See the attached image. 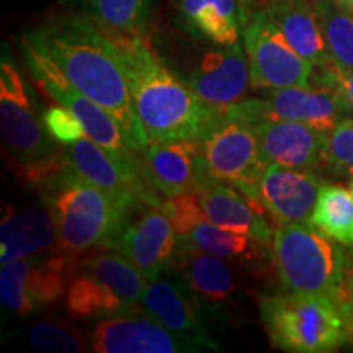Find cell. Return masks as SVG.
I'll return each mask as SVG.
<instances>
[{
  "label": "cell",
  "mask_w": 353,
  "mask_h": 353,
  "mask_svg": "<svg viewBox=\"0 0 353 353\" xmlns=\"http://www.w3.org/2000/svg\"><path fill=\"white\" fill-rule=\"evenodd\" d=\"M20 43L48 57L79 92L107 110L132 151H144L149 139L132 105L120 54L90 17H56L21 34Z\"/></svg>",
  "instance_id": "1"
},
{
  "label": "cell",
  "mask_w": 353,
  "mask_h": 353,
  "mask_svg": "<svg viewBox=\"0 0 353 353\" xmlns=\"http://www.w3.org/2000/svg\"><path fill=\"white\" fill-rule=\"evenodd\" d=\"M108 38L120 54L132 105L149 141L198 143L221 120L218 108L167 68L145 34Z\"/></svg>",
  "instance_id": "2"
},
{
  "label": "cell",
  "mask_w": 353,
  "mask_h": 353,
  "mask_svg": "<svg viewBox=\"0 0 353 353\" xmlns=\"http://www.w3.org/2000/svg\"><path fill=\"white\" fill-rule=\"evenodd\" d=\"M37 190L54 221L59 249L72 255L107 247L128 218L139 210L82 180L68 164Z\"/></svg>",
  "instance_id": "3"
},
{
  "label": "cell",
  "mask_w": 353,
  "mask_h": 353,
  "mask_svg": "<svg viewBox=\"0 0 353 353\" xmlns=\"http://www.w3.org/2000/svg\"><path fill=\"white\" fill-rule=\"evenodd\" d=\"M0 134L13 170L33 188L65 165L64 149L44 126L32 87L7 56L0 63Z\"/></svg>",
  "instance_id": "4"
},
{
  "label": "cell",
  "mask_w": 353,
  "mask_h": 353,
  "mask_svg": "<svg viewBox=\"0 0 353 353\" xmlns=\"http://www.w3.org/2000/svg\"><path fill=\"white\" fill-rule=\"evenodd\" d=\"M272 244L278 278L286 291L337 299L348 268L339 242L306 221L280 224Z\"/></svg>",
  "instance_id": "5"
},
{
  "label": "cell",
  "mask_w": 353,
  "mask_h": 353,
  "mask_svg": "<svg viewBox=\"0 0 353 353\" xmlns=\"http://www.w3.org/2000/svg\"><path fill=\"white\" fill-rule=\"evenodd\" d=\"M260 319L272 345L291 353H327L348 343L334 299L314 294H265Z\"/></svg>",
  "instance_id": "6"
},
{
  "label": "cell",
  "mask_w": 353,
  "mask_h": 353,
  "mask_svg": "<svg viewBox=\"0 0 353 353\" xmlns=\"http://www.w3.org/2000/svg\"><path fill=\"white\" fill-rule=\"evenodd\" d=\"M148 283L134 263L112 249L81 255L65 291V309L82 321L136 312Z\"/></svg>",
  "instance_id": "7"
},
{
  "label": "cell",
  "mask_w": 353,
  "mask_h": 353,
  "mask_svg": "<svg viewBox=\"0 0 353 353\" xmlns=\"http://www.w3.org/2000/svg\"><path fill=\"white\" fill-rule=\"evenodd\" d=\"M79 257L56 249L2 263V307L12 316L28 317L56 304L65 296Z\"/></svg>",
  "instance_id": "8"
},
{
  "label": "cell",
  "mask_w": 353,
  "mask_h": 353,
  "mask_svg": "<svg viewBox=\"0 0 353 353\" xmlns=\"http://www.w3.org/2000/svg\"><path fill=\"white\" fill-rule=\"evenodd\" d=\"M223 117L245 123L291 120L330 131L353 110L341 88L311 85L273 88L265 99L241 100L219 110Z\"/></svg>",
  "instance_id": "9"
},
{
  "label": "cell",
  "mask_w": 353,
  "mask_h": 353,
  "mask_svg": "<svg viewBox=\"0 0 353 353\" xmlns=\"http://www.w3.org/2000/svg\"><path fill=\"white\" fill-rule=\"evenodd\" d=\"M20 51L23 54L26 68L38 85L52 100L64 105L76 114L79 121L82 123L88 139L100 144L105 151H108L125 167L141 169V159L136 156L138 152H134L128 145L120 125L107 110L97 101L88 99L87 95H83L82 92H79L48 57L39 54L38 51L23 43H20Z\"/></svg>",
  "instance_id": "10"
},
{
  "label": "cell",
  "mask_w": 353,
  "mask_h": 353,
  "mask_svg": "<svg viewBox=\"0 0 353 353\" xmlns=\"http://www.w3.org/2000/svg\"><path fill=\"white\" fill-rule=\"evenodd\" d=\"M198 145L205 170L213 179L241 190L250 200L260 203V180L267 164L249 123L221 117L205 138L198 141Z\"/></svg>",
  "instance_id": "11"
},
{
  "label": "cell",
  "mask_w": 353,
  "mask_h": 353,
  "mask_svg": "<svg viewBox=\"0 0 353 353\" xmlns=\"http://www.w3.org/2000/svg\"><path fill=\"white\" fill-rule=\"evenodd\" d=\"M250 68V83L257 88L311 87L314 64L286 41L265 10L252 13L242 33Z\"/></svg>",
  "instance_id": "12"
},
{
  "label": "cell",
  "mask_w": 353,
  "mask_h": 353,
  "mask_svg": "<svg viewBox=\"0 0 353 353\" xmlns=\"http://www.w3.org/2000/svg\"><path fill=\"white\" fill-rule=\"evenodd\" d=\"M169 273H174L200 303L210 322H229L239 296L231 262L205 252L180 237L179 252Z\"/></svg>",
  "instance_id": "13"
},
{
  "label": "cell",
  "mask_w": 353,
  "mask_h": 353,
  "mask_svg": "<svg viewBox=\"0 0 353 353\" xmlns=\"http://www.w3.org/2000/svg\"><path fill=\"white\" fill-rule=\"evenodd\" d=\"M132 214L105 249L121 254L134 263L145 280L154 281L169 273L179 252L180 236L161 208L143 206L136 218Z\"/></svg>",
  "instance_id": "14"
},
{
  "label": "cell",
  "mask_w": 353,
  "mask_h": 353,
  "mask_svg": "<svg viewBox=\"0 0 353 353\" xmlns=\"http://www.w3.org/2000/svg\"><path fill=\"white\" fill-rule=\"evenodd\" d=\"M65 164L82 180L132 206L162 208L157 192L148 183L143 169H130L95 141L82 138L64 145Z\"/></svg>",
  "instance_id": "15"
},
{
  "label": "cell",
  "mask_w": 353,
  "mask_h": 353,
  "mask_svg": "<svg viewBox=\"0 0 353 353\" xmlns=\"http://www.w3.org/2000/svg\"><path fill=\"white\" fill-rule=\"evenodd\" d=\"M141 309L170 332L195 343L201 352L221 350L211 335V322L206 312L176 278L167 280L161 276L149 281L141 299Z\"/></svg>",
  "instance_id": "16"
},
{
  "label": "cell",
  "mask_w": 353,
  "mask_h": 353,
  "mask_svg": "<svg viewBox=\"0 0 353 353\" xmlns=\"http://www.w3.org/2000/svg\"><path fill=\"white\" fill-rule=\"evenodd\" d=\"M90 352L97 353H195V343L170 332L151 316L128 312L101 319L90 332Z\"/></svg>",
  "instance_id": "17"
},
{
  "label": "cell",
  "mask_w": 353,
  "mask_h": 353,
  "mask_svg": "<svg viewBox=\"0 0 353 353\" xmlns=\"http://www.w3.org/2000/svg\"><path fill=\"white\" fill-rule=\"evenodd\" d=\"M183 82L201 100L218 110L237 103L252 85L245 48L239 41L203 52Z\"/></svg>",
  "instance_id": "18"
},
{
  "label": "cell",
  "mask_w": 353,
  "mask_h": 353,
  "mask_svg": "<svg viewBox=\"0 0 353 353\" xmlns=\"http://www.w3.org/2000/svg\"><path fill=\"white\" fill-rule=\"evenodd\" d=\"M257 136L265 164L319 170L325 165L329 131L291 120L249 123Z\"/></svg>",
  "instance_id": "19"
},
{
  "label": "cell",
  "mask_w": 353,
  "mask_h": 353,
  "mask_svg": "<svg viewBox=\"0 0 353 353\" xmlns=\"http://www.w3.org/2000/svg\"><path fill=\"white\" fill-rule=\"evenodd\" d=\"M195 193L205 211L206 219L216 226L244 232L262 242L273 241L270 223L265 219V208L245 196L241 190L219 182L205 170L201 156L198 167Z\"/></svg>",
  "instance_id": "20"
},
{
  "label": "cell",
  "mask_w": 353,
  "mask_h": 353,
  "mask_svg": "<svg viewBox=\"0 0 353 353\" xmlns=\"http://www.w3.org/2000/svg\"><path fill=\"white\" fill-rule=\"evenodd\" d=\"M322 185L317 170L268 164L260 180V203L280 224L306 223Z\"/></svg>",
  "instance_id": "21"
},
{
  "label": "cell",
  "mask_w": 353,
  "mask_h": 353,
  "mask_svg": "<svg viewBox=\"0 0 353 353\" xmlns=\"http://www.w3.org/2000/svg\"><path fill=\"white\" fill-rule=\"evenodd\" d=\"M174 6L185 32L216 46L239 43L252 17L245 0H174Z\"/></svg>",
  "instance_id": "22"
},
{
  "label": "cell",
  "mask_w": 353,
  "mask_h": 353,
  "mask_svg": "<svg viewBox=\"0 0 353 353\" xmlns=\"http://www.w3.org/2000/svg\"><path fill=\"white\" fill-rule=\"evenodd\" d=\"M200 145L196 141L156 143L149 141L141 152V169L148 183L165 198L195 192Z\"/></svg>",
  "instance_id": "23"
},
{
  "label": "cell",
  "mask_w": 353,
  "mask_h": 353,
  "mask_svg": "<svg viewBox=\"0 0 353 353\" xmlns=\"http://www.w3.org/2000/svg\"><path fill=\"white\" fill-rule=\"evenodd\" d=\"M59 249L50 211L38 206L8 210L0 224V262L7 263Z\"/></svg>",
  "instance_id": "24"
},
{
  "label": "cell",
  "mask_w": 353,
  "mask_h": 353,
  "mask_svg": "<svg viewBox=\"0 0 353 353\" xmlns=\"http://www.w3.org/2000/svg\"><path fill=\"white\" fill-rule=\"evenodd\" d=\"M291 46L317 69L332 68L316 8L307 0H281L263 8Z\"/></svg>",
  "instance_id": "25"
},
{
  "label": "cell",
  "mask_w": 353,
  "mask_h": 353,
  "mask_svg": "<svg viewBox=\"0 0 353 353\" xmlns=\"http://www.w3.org/2000/svg\"><path fill=\"white\" fill-rule=\"evenodd\" d=\"M182 239L192 242L198 249L213 254L231 263L255 268L268 259L267 242H262L249 234L231 231L216 226L208 219H201Z\"/></svg>",
  "instance_id": "26"
},
{
  "label": "cell",
  "mask_w": 353,
  "mask_h": 353,
  "mask_svg": "<svg viewBox=\"0 0 353 353\" xmlns=\"http://www.w3.org/2000/svg\"><path fill=\"white\" fill-rule=\"evenodd\" d=\"M88 17L108 37L145 34L152 0H83Z\"/></svg>",
  "instance_id": "27"
},
{
  "label": "cell",
  "mask_w": 353,
  "mask_h": 353,
  "mask_svg": "<svg viewBox=\"0 0 353 353\" xmlns=\"http://www.w3.org/2000/svg\"><path fill=\"white\" fill-rule=\"evenodd\" d=\"M311 224L332 241L353 249V196L350 190L342 185H322Z\"/></svg>",
  "instance_id": "28"
},
{
  "label": "cell",
  "mask_w": 353,
  "mask_h": 353,
  "mask_svg": "<svg viewBox=\"0 0 353 353\" xmlns=\"http://www.w3.org/2000/svg\"><path fill=\"white\" fill-rule=\"evenodd\" d=\"M330 59L341 72L353 70V13L335 0H314Z\"/></svg>",
  "instance_id": "29"
},
{
  "label": "cell",
  "mask_w": 353,
  "mask_h": 353,
  "mask_svg": "<svg viewBox=\"0 0 353 353\" xmlns=\"http://www.w3.org/2000/svg\"><path fill=\"white\" fill-rule=\"evenodd\" d=\"M33 348L46 353H81L90 350V335L65 322L41 321L28 330Z\"/></svg>",
  "instance_id": "30"
},
{
  "label": "cell",
  "mask_w": 353,
  "mask_h": 353,
  "mask_svg": "<svg viewBox=\"0 0 353 353\" xmlns=\"http://www.w3.org/2000/svg\"><path fill=\"white\" fill-rule=\"evenodd\" d=\"M325 167L334 175L353 182V118H345L329 131Z\"/></svg>",
  "instance_id": "31"
},
{
  "label": "cell",
  "mask_w": 353,
  "mask_h": 353,
  "mask_svg": "<svg viewBox=\"0 0 353 353\" xmlns=\"http://www.w3.org/2000/svg\"><path fill=\"white\" fill-rule=\"evenodd\" d=\"M43 121L51 138L63 145H69L79 139L87 138L85 130L79 118L61 103L44 108Z\"/></svg>",
  "instance_id": "32"
},
{
  "label": "cell",
  "mask_w": 353,
  "mask_h": 353,
  "mask_svg": "<svg viewBox=\"0 0 353 353\" xmlns=\"http://www.w3.org/2000/svg\"><path fill=\"white\" fill-rule=\"evenodd\" d=\"M161 210L169 216V219L172 221L180 237L187 236L196 226V223L206 218L195 192L185 193V195L174 198H165Z\"/></svg>",
  "instance_id": "33"
},
{
  "label": "cell",
  "mask_w": 353,
  "mask_h": 353,
  "mask_svg": "<svg viewBox=\"0 0 353 353\" xmlns=\"http://www.w3.org/2000/svg\"><path fill=\"white\" fill-rule=\"evenodd\" d=\"M335 303H337L343 325H345L347 341L348 343H352L353 345V263L352 262H348L345 281H343V286L341 293H339L337 299H335Z\"/></svg>",
  "instance_id": "34"
},
{
  "label": "cell",
  "mask_w": 353,
  "mask_h": 353,
  "mask_svg": "<svg viewBox=\"0 0 353 353\" xmlns=\"http://www.w3.org/2000/svg\"><path fill=\"white\" fill-rule=\"evenodd\" d=\"M335 87L341 88L353 110V70L352 72H341L339 69H335Z\"/></svg>",
  "instance_id": "35"
},
{
  "label": "cell",
  "mask_w": 353,
  "mask_h": 353,
  "mask_svg": "<svg viewBox=\"0 0 353 353\" xmlns=\"http://www.w3.org/2000/svg\"><path fill=\"white\" fill-rule=\"evenodd\" d=\"M335 2H339L341 6L348 7V8H352V6H353V0H335Z\"/></svg>",
  "instance_id": "36"
},
{
  "label": "cell",
  "mask_w": 353,
  "mask_h": 353,
  "mask_svg": "<svg viewBox=\"0 0 353 353\" xmlns=\"http://www.w3.org/2000/svg\"><path fill=\"white\" fill-rule=\"evenodd\" d=\"M265 2H267V6H268V3H272V2H281V0H265ZM307 2H314V0H307Z\"/></svg>",
  "instance_id": "37"
},
{
  "label": "cell",
  "mask_w": 353,
  "mask_h": 353,
  "mask_svg": "<svg viewBox=\"0 0 353 353\" xmlns=\"http://www.w3.org/2000/svg\"><path fill=\"white\" fill-rule=\"evenodd\" d=\"M245 2H247V3H249V6H250V7H252V6H254V3H255V2H257V0H245Z\"/></svg>",
  "instance_id": "38"
},
{
  "label": "cell",
  "mask_w": 353,
  "mask_h": 353,
  "mask_svg": "<svg viewBox=\"0 0 353 353\" xmlns=\"http://www.w3.org/2000/svg\"><path fill=\"white\" fill-rule=\"evenodd\" d=\"M348 190H350V193H352V196H353V182H350V188H348Z\"/></svg>",
  "instance_id": "39"
},
{
  "label": "cell",
  "mask_w": 353,
  "mask_h": 353,
  "mask_svg": "<svg viewBox=\"0 0 353 353\" xmlns=\"http://www.w3.org/2000/svg\"><path fill=\"white\" fill-rule=\"evenodd\" d=\"M350 10H352V12H353V6H352V8H350Z\"/></svg>",
  "instance_id": "40"
},
{
  "label": "cell",
  "mask_w": 353,
  "mask_h": 353,
  "mask_svg": "<svg viewBox=\"0 0 353 353\" xmlns=\"http://www.w3.org/2000/svg\"><path fill=\"white\" fill-rule=\"evenodd\" d=\"M352 263H353V260H352Z\"/></svg>",
  "instance_id": "41"
}]
</instances>
